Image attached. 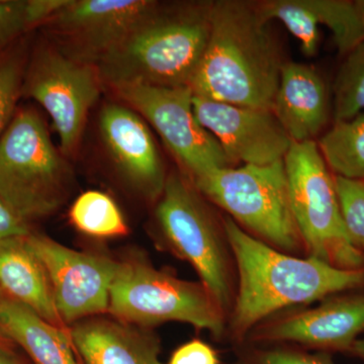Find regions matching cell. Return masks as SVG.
<instances>
[{"mask_svg":"<svg viewBox=\"0 0 364 364\" xmlns=\"http://www.w3.org/2000/svg\"><path fill=\"white\" fill-rule=\"evenodd\" d=\"M236 272V291L227 332L247 338L267 318L308 306L333 294L364 289V269L346 270L317 258L282 252L223 219Z\"/></svg>","mask_w":364,"mask_h":364,"instance_id":"obj_1","label":"cell"},{"mask_svg":"<svg viewBox=\"0 0 364 364\" xmlns=\"http://www.w3.org/2000/svg\"><path fill=\"white\" fill-rule=\"evenodd\" d=\"M207 48L191 81L193 95L272 109L286 62L255 2H210Z\"/></svg>","mask_w":364,"mask_h":364,"instance_id":"obj_2","label":"cell"},{"mask_svg":"<svg viewBox=\"0 0 364 364\" xmlns=\"http://www.w3.org/2000/svg\"><path fill=\"white\" fill-rule=\"evenodd\" d=\"M210 2L156 9L98 62L102 83L189 86L210 37Z\"/></svg>","mask_w":364,"mask_h":364,"instance_id":"obj_3","label":"cell"},{"mask_svg":"<svg viewBox=\"0 0 364 364\" xmlns=\"http://www.w3.org/2000/svg\"><path fill=\"white\" fill-rule=\"evenodd\" d=\"M155 218L163 243L193 267L228 320L236 272L223 221L215 219L191 181L178 173L167 176Z\"/></svg>","mask_w":364,"mask_h":364,"instance_id":"obj_4","label":"cell"},{"mask_svg":"<svg viewBox=\"0 0 364 364\" xmlns=\"http://www.w3.org/2000/svg\"><path fill=\"white\" fill-rule=\"evenodd\" d=\"M191 181L203 198L258 240L282 252L306 254L291 212L284 160L224 167Z\"/></svg>","mask_w":364,"mask_h":364,"instance_id":"obj_5","label":"cell"},{"mask_svg":"<svg viewBox=\"0 0 364 364\" xmlns=\"http://www.w3.org/2000/svg\"><path fill=\"white\" fill-rule=\"evenodd\" d=\"M107 312L146 329L181 322L218 338L227 332L226 314L202 282L178 279L142 259L119 262Z\"/></svg>","mask_w":364,"mask_h":364,"instance_id":"obj_6","label":"cell"},{"mask_svg":"<svg viewBox=\"0 0 364 364\" xmlns=\"http://www.w3.org/2000/svg\"><path fill=\"white\" fill-rule=\"evenodd\" d=\"M69 178L40 114L32 109L16 112L0 138V195L30 223L61 207Z\"/></svg>","mask_w":364,"mask_h":364,"instance_id":"obj_7","label":"cell"},{"mask_svg":"<svg viewBox=\"0 0 364 364\" xmlns=\"http://www.w3.org/2000/svg\"><path fill=\"white\" fill-rule=\"evenodd\" d=\"M284 162L291 212L306 256L341 269H364V255L349 240L334 176L317 144L293 142Z\"/></svg>","mask_w":364,"mask_h":364,"instance_id":"obj_8","label":"cell"},{"mask_svg":"<svg viewBox=\"0 0 364 364\" xmlns=\"http://www.w3.org/2000/svg\"><path fill=\"white\" fill-rule=\"evenodd\" d=\"M102 85L95 65L76 61L54 48H42L26 69L21 95L44 107L58 133L62 151L71 155L77 149L88 112Z\"/></svg>","mask_w":364,"mask_h":364,"instance_id":"obj_9","label":"cell"},{"mask_svg":"<svg viewBox=\"0 0 364 364\" xmlns=\"http://www.w3.org/2000/svg\"><path fill=\"white\" fill-rule=\"evenodd\" d=\"M114 90L152 124L186 169L189 181L233 166L219 142L198 123L191 86L127 85Z\"/></svg>","mask_w":364,"mask_h":364,"instance_id":"obj_10","label":"cell"},{"mask_svg":"<svg viewBox=\"0 0 364 364\" xmlns=\"http://www.w3.org/2000/svg\"><path fill=\"white\" fill-rule=\"evenodd\" d=\"M26 242L47 272L64 324L109 311L119 261L102 254L73 250L44 235L32 233Z\"/></svg>","mask_w":364,"mask_h":364,"instance_id":"obj_11","label":"cell"},{"mask_svg":"<svg viewBox=\"0 0 364 364\" xmlns=\"http://www.w3.org/2000/svg\"><path fill=\"white\" fill-rule=\"evenodd\" d=\"M363 332L364 291L359 289L333 294L316 306L277 314L254 328L247 338L257 343L348 353Z\"/></svg>","mask_w":364,"mask_h":364,"instance_id":"obj_12","label":"cell"},{"mask_svg":"<svg viewBox=\"0 0 364 364\" xmlns=\"http://www.w3.org/2000/svg\"><path fill=\"white\" fill-rule=\"evenodd\" d=\"M158 4L149 0H67L47 23L64 45L60 51L97 67Z\"/></svg>","mask_w":364,"mask_h":364,"instance_id":"obj_13","label":"cell"},{"mask_svg":"<svg viewBox=\"0 0 364 364\" xmlns=\"http://www.w3.org/2000/svg\"><path fill=\"white\" fill-rule=\"evenodd\" d=\"M193 111L233 165L259 166L280 161L293 144L272 109L239 107L193 95Z\"/></svg>","mask_w":364,"mask_h":364,"instance_id":"obj_14","label":"cell"},{"mask_svg":"<svg viewBox=\"0 0 364 364\" xmlns=\"http://www.w3.org/2000/svg\"><path fill=\"white\" fill-rule=\"evenodd\" d=\"M141 117L124 105H105L100 112V133L122 176L139 195L158 202L168 176L149 128Z\"/></svg>","mask_w":364,"mask_h":364,"instance_id":"obj_15","label":"cell"},{"mask_svg":"<svg viewBox=\"0 0 364 364\" xmlns=\"http://www.w3.org/2000/svg\"><path fill=\"white\" fill-rule=\"evenodd\" d=\"M272 112L294 143L314 141L324 130L332 114L324 79L313 67L286 62Z\"/></svg>","mask_w":364,"mask_h":364,"instance_id":"obj_16","label":"cell"},{"mask_svg":"<svg viewBox=\"0 0 364 364\" xmlns=\"http://www.w3.org/2000/svg\"><path fill=\"white\" fill-rule=\"evenodd\" d=\"M68 331L86 364H162L159 341L146 328L95 316L74 323Z\"/></svg>","mask_w":364,"mask_h":364,"instance_id":"obj_17","label":"cell"},{"mask_svg":"<svg viewBox=\"0 0 364 364\" xmlns=\"http://www.w3.org/2000/svg\"><path fill=\"white\" fill-rule=\"evenodd\" d=\"M0 291L51 324L68 329L57 311L47 272L26 237L0 242Z\"/></svg>","mask_w":364,"mask_h":364,"instance_id":"obj_18","label":"cell"},{"mask_svg":"<svg viewBox=\"0 0 364 364\" xmlns=\"http://www.w3.org/2000/svg\"><path fill=\"white\" fill-rule=\"evenodd\" d=\"M0 330L20 345L33 364H79L68 329L51 324L6 296L0 301Z\"/></svg>","mask_w":364,"mask_h":364,"instance_id":"obj_19","label":"cell"},{"mask_svg":"<svg viewBox=\"0 0 364 364\" xmlns=\"http://www.w3.org/2000/svg\"><path fill=\"white\" fill-rule=\"evenodd\" d=\"M317 145L335 176L364 181V112L334 123Z\"/></svg>","mask_w":364,"mask_h":364,"instance_id":"obj_20","label":"cell"},{"mask_svg":"<svg viewBox=\"0 0 364 364\" xmlns=\"http://www.w3.org/2000/svg\"><path fill=\"white\" fill-rule=\"evenodd\" d=\"M69 219L79 232L95 238H119L129 233L128 225L116 202L100 191L81 193L72 203Z\"/></svg>","mask_w":364,"mask_h":364,"instance_id":"obj_21","label":"cell"},{"mask_svg":"<svg viewBox=\"0 0 364 364\" xmlns=\"http://www.w3.org/2000/svg\"><path fill=\"white\" fill-rule=\"evenodd\" d=\"M318 25L331 31L335 45L342 56L364 40V14L358 1L306 0Z\"/></svg>","mask_w":364,"mask_h":364,"instance_id":"obj_22","label":"cell"},{"mask_svg":"<svg viewBox=\"0 0 364 364\" xmlns=\"http://www.w3.org/2000/svg\"><path fill=\"white\" fill-rule=\"evenodd\" d=\"M265 21H279L301 44L306 57L315 56L320 43L318 23L306 0H265L256 2Z\"/></svg>","mask_w":364,"mask_h":364,"instance_id":"obj_23","label":"cell"},{"mask_svg":"<svg viewBox=\"0 0 364 364\" xmlns=\"http://www.w3.org/2000/svg\"><path fill=\"white\" fill-rule=\"evenodd\" d=\"M343 57L333 85L334 123L358 116L364 109V40Z\"/></svg>","mask_w":364,"mask_h":364,"instance_id":"obj_24","label":"cell"},{"mask_svg":"<svg viewBox=\"0 0 364 364\" xmlns=\"http://www.w3.org/2000/svg\"><path fill=\"white\" fill-rule=\"evenodd\" d=\"M66 0H0V51L26 31L47 23Z\"/></svg>","mask_w":364,"mask_h":364,"instance_id":"obj_25","label":"cell"},{"mask_svg":"<svg viewBox=\"0 0 364 364\" xmlns=\"http://www.w3.org/2000/svg\"><path fill=\"white\" fill-rule=\"evenodd\" d=\"M334 181L349 240L364 255V181L334 176Z\"/></svg>","mask_w":364,"mask_h":364,"instance_id":"obj_26","label":"cell"},{"mask_svg":"<svg viewBox=\"0 0 364 364\" xmlns=\"http://www.w3.org/2000/svg\"><path fill=\"white\" fill-rule=\"evenodd\" d=\"M25 71L21 53H0V138L16 114Z\"/></svg>","mask_w":364,"mask_h":364,"instance_id":"obj_27","label":"cell"},{"mask_svg":"<svg viewBox=\"0 0 364 364\" xmlns=\"http://www.w3.org/2000/svg\"><path fill=\"white\" fill-rule=\"evenodd\" d=\"M255 360L256 364H336L326 352L313 354L287 347H274L257 351Z\"/></svg>","mask_w":364,"mask_h":364,"instance_id":"obj_28","label":"cell"},{"mask_svg":"<svg viewBox=\"0 0 364 364\" xmlns=\"http://www.w3.org/2000/svg\"><path fill=\"white\" fill-rule=\"evenodd\" d=\"M168 364H220L217 352L202 340L193 339L172 353Z\"/></svg>","mask_w":364,"mask_h":364,"instance_id":"obj_29","label":"cell"},{"mask_svg":"<svg viewBox=\"0 0 364 364\" xmlns=\"http://www.w3.org/2000/svg\"><path fill=\"white\" fill-rule=\"evenodd\" d=\"M28 224L0 195V242L28 237L32 234Z\"/></svg>","mask_w":364,"mask_h":364,"instance_id":"obj_30","label":"cell"},{"mask_svg":"<svg viewBox=\"0 0 364 364\" xmlns=\"http://www.w3.org/2000/svg\"><path fill=\"white\" fill-rule=\"evenodd\" d=\"M6 345L0 343V364H23Z\"/></svg>","mask_w":364,"mask_h":364,"instance_id":"obj_31","label":"cell"},{"mask_svg":"<svg viewBox=\"0 0 364 364\" xmlns=\"http://www.w3.org/2000/svg\"><path fill=\"white\" fill-rule=\"evenodd\" d=\"M348 353L364 361V338L356 340Z\"/></svg>","mask_w":364,"mask_h":364,"instance_id":"obj_32","label":"cell"},{"mask_svg":"<svg viewBox=\"0 0 364 364\" xmlns=\"http://www.w3.org/2000/svg\"><path fill=\"white\" fill-rule=\"evenodd\" d=\"M9 340L6 338V335L0 330V343H9Z\"/></svg>","mask_w":364,"mask_h":364,"instance_id":"obj_33","label":"cell"},{"mask_svg":"<svg viewBox=\"0 0 364 364\" xmlns=\"http://www.w3.org/2000/svg\"><path fill=\"white\" fill-rule=\"evenodd\" d=\"M359 6L361 7V11H363V13L364 14V0H360V1H358Z\"/></svg>","mask_w":364,"mask_h":364,"instance_id":"obj_34","label":"cell"},{"mask_svg":"<svg viewBox=\"0 0 364 364\" xmlns=\"http://www.w3.org/2000/svg\"><path fill=\"white\" fill-rule=\"evenodd\" d=\"M4 294L1 293V291H0V301H1V299L4 298Z\"/></svg>","mask_w":364,"mask_h":364,"instance_id":"obj_35","label":"cell"}]
</instances>
